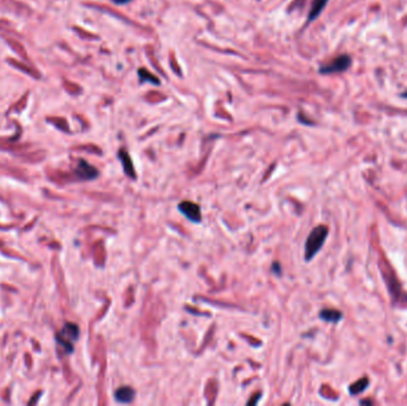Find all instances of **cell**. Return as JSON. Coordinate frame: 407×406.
Returning <instances> with one entry per match:
<instances>
[{
	"label": "cell",
	"instance_id": "cell-3",
	"mask_svg": "<svg viewBox=\"0 0 407 406\" xmlns=\"http://www.w3.org/2000/svg\"><path fill=\"white\" fill-rule=\"evenodd\" d=\"M351 57L349 55H341L337 56L336 59H334L331 62L323 64L319 68V73L320 74H335V73H342V71H345L349 67L351 66Z\"/></svg>",
	"mask_w": 407,
	"mask_h": 406
},
{
	"label": "cell",
	"instance_id": "cell-13",
	"mask_svg": "<svg viewBox=\"0 0 407 406\" xmlns=\"http://www.w3.org/2000/svg\"><path fill=\"white\" fill-rule=\"evenodd\" d=\"M112 2L115 3V4H118V5H124L126 3L131 2V0H112Z\"/></svg>",
	"mask_w": 407,
	"mask_h": 406
},
{
	"label": "cell",
	"instance_id": "cell-5",
	"mask_svg": "<svg viewBox=\"0 0 407 406\" xmlns=\"http://www.w3.org/2000/svg\"><path fill=\"white\" fill-rule=\"evenodd\" d=\"M75 174L81 180H93L98 176L99 172L93 166H91L90 163L85 161V160H79L78 167L75 169Z\"/></svg>",
	"mask_w": 407,
	"mask_h": 406
},
{
	"label": "cell",
	"instance_id": "cell-2",
	"mask_svg": "<svg viewBox=\"0 0 407 406\" xmlns=\"http://www.w3.org/2000/svg\"><path fill=\"white\" fill-rule=\"evenodd\" d=\"M78 337H79V327L73 323L64 324L62 331L56 335L57 342H59L68 353H73L74 349L73 343L78 340Z\"/></svg>",
	"mask_w": 407,
	"mask_h": 406
},
{
	"label": "cell",
	"instance_id": "cell-12",
	"mask_svg": "<svg viewBox=\"0 0 407 406\" xmlns=\"http://www.w3.org/2000/svg\"><path fill=\"white\" fill-rule=\"evenodd\" d=\"M10 63L11 64H13V66L15 67H17V68H19V69H22V70H24V71H26V73H29V74H31L32 77H35V78H39L40 77V74L37 73V71H35V70H32V69H26V67L25 66H23L22 63H19V62H16V61H12V60H10Z\"/></svg>",
	"mask_w": 407,
	"mask_h": 406
},
{
	"label": "cell",
	"instance_id": "cell-11",
	"mask_svg": "<svg viewBox=\"0 0 407 406\" xmlns=\"http://www.w3.org/2000/svg\"><path fill=\"white\" fill-rule=\"evenodd\" d=\"M368 379H361V380H358L357 383H355L352 386H350V393L352 394H358L361 393L362 391L365 390V387H367L368 385Z\"/></svg>",
	"mask_w": 407,
	"mask_h": 406
},
{
	"label": "cell",
	"instance_id": "cell-1",
	"mask_svg": "<svg viewBox=\"0 0 407 406\" xmlns=\"http://www.w3.org/2000/svg\"><path fill=\"white\" fill-rule=\"evenodd\" d=\"M327 233H329V230H327V228L325 227V225H319V227L314 228V229L311 231L305 244L306 261H310L311 259L316 256V254L320 250V248L323 247L325 240H326Z\"/></svg>",
	"mask_w": 407,
	"mask_h": 406
},
{
	"label": "cell",
	"instance_id": "cell-8",
	"mask_svg": "<svg viewBox=\"0 0 407 406\" xmlns=\"http://www.w3.org/2000/svg\"><path fill=\"white\" fill-rule=\"evenodd\" d=\"M327 2H329V0H314L312 8H311L310 15L307 17V23L313 22L314 19L320 16V13L323 12V10L325 9V6H326Z\"/></svg>",
	"mask_w": 407,
	"mask_h": 406
},
{
	"label": "cell",
	"instance_id": "cell-6",
	"mask_svg": "<svg viewBox=\"0 0 407 406\" xmlns=\"http://www.w3.org/2000/svg\"><path fill=\"white\" fill-rule=\"evenodd\" d=\"M135 391L131 387L123 386L115 392V398L116 400L122 402V404H130L135 399Z\"/></svg>",
	"mask_w": 407,
	"mask_h": 406
},
{
	"label": "cell",
	"instance_id": "cell-4",
	"mask_svg": "<svg viewBox=\"0 0 407 406\" xmlns=\"http://www.w3.org/2000/svg\"><path fill=\"white\" fill-rule=\"evenodd\" d=\"M177 207L187 219L193 222V223H200L201 222V211L198 204H194L192 201H182Z\"/></svg>",
	"mask_w": 407,
	"mask_h": 406
},
{
	"label": "cell",
	"instance_id": "cell-14",
	"mask_svg": "<svg viewBox=\"0 0 407 406\" xmlns=\"http://www.w3.org/2000/svg\"><path fill=\"white\" fill-rule=\"evenodd\" d=\"M401 97H402V98H407V90H406L405 92H403V93H401Z\"/></svg>",
	"mask_w": 407,
	"mask_h": 406
},
{
	"label": "cell",
	"instance_id": "cell-10",
	"mask_svg": "<svg viewBox=\"0 0 407 406\" xmlns=\"http://www.w3.org/2000/svg\"><path fill=\"white\" fill-rule=\"evenodd\" d=\"M138 77L139 79H141L142 83H150V84H154V85H160V81L155 75H153L152 73H149L148 70L145 69H139L138 70Z\"/></svg>",
	"mask_w": 407,
	"mask_h": 406
},
{
	"label": "cell",
	"instance_id": "cell-9",
	"mask_svg": "<svg viewBox=\"0 0 407 406\" xmlns=\"http://www.w3.org/2000/svg\"><path fill=\"white\" fill-rule=\"evenodd\" d=\"M320 318L324 319L325 322L337 323L342 318V313L336 310H323L320 312Z\"/></svg>",
	"mask_w": 407,
	"mask_h": 406
},
{
	"label": "cell",
	"instance_id": "cell-7",
	"mask_svg": "<svg viewBox=\"0 0 407 406\" xmlns=\"http://www.w3.org/2000/svg\"><path fill=\"white\" fill-rule=\"evenodd\" d=\"M118 156H119V160H121L123 167H124V172L126 175L131 177V179H136V173H135V169H133L132 160H131V158H130V155L125 152V150H121V152L118 153Z\"/></svg>",
	"mask_w": 407,
	"mask_h": 406
}]
</instances>
